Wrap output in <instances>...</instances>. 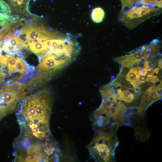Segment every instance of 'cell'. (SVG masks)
Masks as SVG:
<instances>
[{
    "label": "cell",
    "mask_w": 162,
    "mask_h": 162,
    "mask_svg": "<svg viewBox=\"0 0 162 162\" xmlns=\"http://www.w3.org/2000/svg\"><path fill=\"white\" fill-rule=\"evenodd\" d=\"M160 69L158 67L155 68V69L154 70V73H155L157 74H158V71Z\"/></svg>",
    "instance_id": "21"
},
{
    "label": "cell",
    "mask_w": 162,
    "mask_h": 162,
    "mask_svg": "<svg viewBox=\"0 0 162 162\" xmlns=\"http://www.w3.org/2000/svg\"><path fill=\"white\" fill-rule=\"evenodd\" d=\"M105 13L104 10L100 7H97L94 9L91 14L92 20L96 23L102 22Z\"/></svg>",
    "instance_id": "12"
},
{
    "label": "cell",
    "mask_w": 162,
    "mask_h": 162,
    "mask_svg": "<svg viewBox=\"0 0 162 162\" xmlns=\"http://www.w3.org/2000/svg\"><path fill=\"white\" fill-rule=\"evenodd\" d=\"M8 59V74L9 75L16 72L15 65L16 61V57L13 55L7 54L5 55Z\"/></svg>",
    "instance_id": "13"
},
{
    "label": "cell",
    "mask_w": 162,
    "mask_h": 162,
    "mask_svg": "<svg viewBox=\"0 0 162 162\" xmlns=\"http://www.w3.org/2000/svg\"><path fill=\"white\" fill-rule=\"evenodd\" d=\"M152 12L151 9L142 5L140 7L130 9L124 14L120 20L126 27L133 28L154 15Z\"/></svg>",
    "instance_id": "4"
},
{
    "label": "cell",
    "mask_w": 162,
    "mask_h": 162,
    "mask_svg": "<svg viewBox=\"0 0 162 162\" xmlns=\"http://www.w3.org/2000/svg\"><path fill=\"white\" fill-rule=\"evenodd\" d=\"M10 12L8 5L5 2L0 0V16L7 19L10 16Z\"/></svg>",
    "instance_id": "15"
},
{
    "label": "cell",
    "mask_w": 162,
    "mask_h": 162,
    "mask_svg": "<svg viewBox=\"0 0 162 162\" xmlns=\"http://www.w3.org/2000/svg\"><path fill=\"white\" fill-rule=\"evenodd\" d=\"M52 104V94L47 89L23 99L16 115L20 128L36 137L49 133Z\"/></svg>",
    "instance_id": "1"
},
{
    "label": "cell",
    "mask_w": 162,
    "mask_h": 162,
    "mask_svg": "<svg viewBox=\"0 0 162 162\" xmlns=\"http://www.w3.org/2000/svg\"><path fill=\"white\" fill-rule=\"evenodd\" d=\"M43 41H32L26 44V47L37 54L40 61L46 56L50 51L43 44Z\"/></svg>",
    "instance_id": "9"
},
{
    "label": "cell",
    "mask_w": 162,
    "mask_h": 162,
    "mask_svg": "<svg viewBox=\"0 0 162 162\" xmlns=\"http://www.w3.org/2000/svg\"><path fill=\"white\" fill-rule=\"evenodd\" d=\"M71 63L59 58L50 52L40 62L36 72L40 74L53 70H58L66 66Z\"/></svg>",
    "instance_id": "7"
},
{
    "label": "cell",
    "mask_w": 162,
    "mask_h": 162,
    "mask_svg": "<svg viewBox=\"0 0 162 162\" xmlns=\"http://www.w3.org/2000/svg\"><path fill=\"white\" fill-rule=\"evenodd\" d=\"M55 35L44 28L31 26L22 30L18 36L26 43L33 41H42L56 38Z\"/></svg>",
    "instance_id": "5"
},
{
    "label": "cell",
    "mask_w": 162,
    "mask_h": 162,
    "mask_svg": "<svg viewBox=\"0 0 162 162\" xmlns=\"http://www.w3.org/2000/svg\"><path fill=\"white\" fill-rule=\"evenodd\" d=\"M6 74L2 68L0 67V84L3 83L6 78Z\"/></svg>",
    "instance_id": "18"
},
{
    "label": "cell",
    "mask_w": 162,
    "mask_h": 162,
    "mask_svg": "<svg viewBox=\"0 0 162 162\" xmlns=\"http://www.w3.org/2000/svg\"><path fill=\"white\" fill-rule=\"evenodd\" d=\"M15 161L50 162L56 160L59 152L52 135L40 139L21 132L14 142Z\"/></svg>",
    "instance_id": "2"
},
{
    "label": "cell",
    "mask_w": 162,
    "mask_h": 162,
    "mask_svg": "<svg viewBox=\"0 0 162 162\" xmlns=\"http://www.w3.org/2000/svg\"><path fill=\"white\" fill-rule=\"evenodd\" d=\"M122 4L121 11L125 13L130 10L137 0H121Z\"/></svg>",
    "instance_id": "16"
},
{
    "label": "cell",
    "mask_w": 162,
    "mask_h": 162,
    "mask_svg": "<svg viewBox=\"0 0 162 162\" xmlns=\"http://www.w3.org/2000/svg\"><path fill=\"white\" fill-rule=\"evenodd\" d=\"M15 68L16 72L22 74L28 72L29 70L33 69L31 68L22 58L18 57H16Z\"/></svg>",
    "instance_id": "11"
},
{
    "label": "cell",
    "mask_w": 162,
    "mask_h": 162,
    "mask_svg": "<svg viewBox=\"0 0 162 162\" xmlns=\"http://www.w3.org/2000/svg\"><path fill=\"white\" fill-rule=\"evenodd\" d=\"M14 0L16 2H17V4L19 5H20L22 4V1H23V0Z\"/></svg>",
    "instance_id": "20"
},
{
    "label": "cell",
    "mask_w": 162,
    "mask_h": 162,
    "mask_svg": "<svg viewBox=\"0 0 162 162\" xmlns=\"http://www.w3.org/2000/svg\"><path fill=\"white\" fill-rule=\"evenodd\" d=\"M162 86H152L144 93L140 107L146 110L152 103L162 98Z\"/></svg>",
    "instance_id": "8"
},
{
    "label": "cell",
    "mask_w": 162,
    "mask_h": 162,
    "mask_svg": "<svg viewBox=\"0 0 162 162\" xmlns=\"http://www.w3.org/2000/svg\"><path fill=\"white\" fill-rule=\"evenodd\" d=\"M144 110L139 107L137 109V112H135L136 116L134 117L131 112V116L130 115V118L129 116L128 119L129 122H133L136 138L142 141L148 140L150 135L142 114Z\"/></svg>",
    "instance_id": "6"
},
{
    "label": "cell",
    "mask_w": 162,
    "mask_h": 162,
    "mask_svg": "<svg viewBox=\"0 0 162 162\" xmlns=\"http://www.w3.org/2000/svg\"><path fill=\"white\" fill-rule=\"evenodd\" d=\"M21 130V131L22 130V131H24V132L25 131V132H26V133H28V134H28V133L27 132H26V131H25L23 130ZM51 134V133L50 134H49V135H48L47 136H46L45 137V138H42V139H39V138H38V139H44L46 138L49 135H50V134ZM30 135H31V134H30Z\"/></svg>",
    "instance_id": "22"
},
{
    "label": "cell",
    "mask_w": 162,
    "mask_h": 162,
    "mask_svg": "<svg viewBox=\"0 0 162 162\" xmlns=\"http://www.w3.org/2000/svg\"><path fill=\"white\" fill-rule=\"evenodd\" d=\"M148 75H152L154 73V69L151 67H148L147 70Z\"/></svg>",
    "instance_id": "19"
},
{
    "label": "cell",
    "mask_w": 162,
    "mask_h": 162,
    "mask_svg": "<svg viewBox=\"0 0 162 162\" xmlns=\"http://www.w3.org/2000/svg\"><path fill=\"white\" fill-rule=\"evenodd\" d=\"M116 147L104 140L100 135L95 133L88 149L90 154L96 161L111 162L114 161Z\"/></svg>",
    "instance_id": "3"
},
{
    "label": "cell",
    "mask_w": 162,
    "mask_h": 162,
    "mask_svg": "<svg viewBox=\"0 0 162 162\" xmlns=\"http://www.w3.org/2000/svg\"><path fill=\"white\" fill-rule=\"evenodd\" d=\"M140 68L133 67L130 69L125 77V80L127 82H134L137 84Z\"/></svg>",
    "instance_id": "14"
},
{
    "label": "cell",
    "mask_w": 162,
    "mask_h": 162,
    "mask_svg": "<svg viewBox=\"0 0 162 162\" xmlns=\"http://www.w3.org/2000/svg\"><path fill=\"white\" fill-rule=\"evenodd\" d=\"M112 88L116 98L127 103H131L134 98L133 94L127 89L122 91L120 88L118 89Z\"/></svg>",
    "instance_id": "10"
},
{
    "label": "cell",
    "mask_w": 162,
    "mask_h": 162,
    "mask_svg": "<svg viewBox=\"0 0 162 162\" xmlns=\"http://www.w3.org/2000/svg\"><path fill=\"white\" fill-rule=\"evenodd\" d=\"M8 59L5 56L2 55L1 50L0 49V66L2 68L5 67L7 65Z\"/></svg>",
    "instance_id": "17"
}]
</instances>
